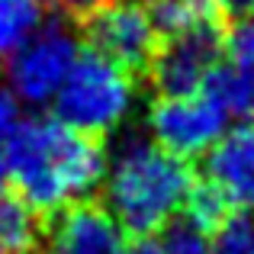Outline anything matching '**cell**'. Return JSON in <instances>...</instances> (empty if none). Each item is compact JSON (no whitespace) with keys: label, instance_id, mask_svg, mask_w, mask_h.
<instances>
[{"label":"cell","instance_id":"obj_1","mask_svg":"<svg viewBox=\"0 0 254 254\" xmlns=\"http://www.w3.org/2000/svg\"><path fill=\"white\" fill-rule=\"evenodd\" d=\"M106 151L93 135L71 129L58 116L26 119L10 158V180L16 193L42 216L84 203L103 187Z\"/></svg>","mask_w":254,"mask_h":254},{"label":"cell","instance_id":"obj_2","mask_svg":"<svg viewBox=\"0 0 254 254\" xmlns=\"http://www.w3.org/2000/svg\"><path fill=\"white\" fill-rule=\"evenodd\" d=\"M193 171L184 158L148 135H126L106 155L103 196L126 235H158L177 222L193 190Z\"/></svg>","mask_w":254,"mask_h":254},{"label":"cell","instance_id":"obj_3","mask_svg":"<svg viewBox=\"0 0 254 254\" xmlns=\"http://www.w3.org/2000/svg\"><path fill=\"white\" fill-rule=\"evenodd\" d=\"M135 103L138 84L132 71L97 52H81L77 64L52 100L55 116L62 123L93 138L119 132L132 119Z\"/></svg>","mask_w":254,"mask_h":254},{"label":"cell","instance_id":"obj_4","mask_svg":"<svg viewBox=\"0 0 254 254\" xmlns=\"http://www.w3.org/2000/svg\"><path fill=\"white\" fill-rule=\"evenodd\" d=\"M81 58V39L68 23H42L10 58H6V87L19 103L49 106L62 90L64 77Z\"/></svg>","mask_w":254,"mask_h":254},{"label":"cell","instance_id":"obj_5","mask_svg":"<svg viewBox=\"0 0 254 254\" xmlns=\"http://www.w3.org/2000/svg\"><path fill=\"white\" fill-rule=\"evenodd\" d=\"M229 119L232 113L209 87L190 93H161L148 106V138H155L171 155L190 161L203 158L222 138Z\"/></svg>","mask_w":254,"mask_h":254},{"label":"cell","instance_id":"obj_6","mask_svg":"<svg viewBox=\"0 0 254 254\" xmlns=\"http://www.w3.org/2000/svg\"><path fill=\"white\" fill-rule=\"evenodd\" d=\"M155 10L138 0H103L84 16V39L90 52L123 64V68H148L158 49Z\"/></svg>","mask_w":254,"mask_h":254},{"label":"cell","instance_id":"obj_7","mask_svg":"<svg viewBox=\"0 0 254 254\" xmlns=\"http://www.w3.org/2000/svg\"><path fill=\"white\" fill-rule=\"evenodd\" d=\"M225 36L222 26L190 29L177 36H164V42L151 55V84L158 93H190L206 90L222 64Z\"/></svg>","mask_w":254,"mask_h":254},{"label":"cell","instance_id":"obj_8","mask_svg":"<svg viewBox=\"0 0 254 254\" xmlns=\"http://www.w3.org/2000/svg\"><path fill=\"white\" fill-rule=\"evenodd\" d=\"M203 161V180L225 199L229 209H254V119L229 126Z\"/></svg>","mask_w":254,"mask_h":254},{"label":"cell","instance_id":"obj_9","mask_svg":"<svg viewBox=\"0 0 254 254\" xmlns=\"http://www.w3.org/2000/svg\"><path fill=\"white\" fill-rule=\"evenodd\" d=\"M126 229L116 222L106 206L100 203H74L55 212L49 229V254H123Z\"/></svg>","mask_w":254,"mask_h":254},{"label":"cell","instance_id":"obj_10","mask_svg":"<svg viewBox=\"0 0 254 254\" xmlns=\"http://www.w3.org/2000/svg\"><path fill=\"white\" fill-rule=\"evenodd\" d=\"M209 90L232 116L254 119V13H245L225 36L222 64L209 81Z\"/></svg>","mask_w":254,"mask_h":254},{"label":"cell","instance_id":"obj_11","mask_svg":"<svg viewBox=\"0 0 254 254\" xmlns=\"http://www.w3.org/2000/svg\"><path fill=\"white\" fill-rule=\"evenodd\" d=\"M39 242V212L19 193L0 187V251L29 254Z\"/></svg>","mask_w":254,"mask_h":254},{"label":"cell","instance_id":"obj_12","mask_svg":"<svg viewBox=\"0 0 254 254\" xmlns=\"http://www.w3.org/2000/svg\"><path fill=\"white\" fill-rule=\"evenodd\" d=\"M225 6L219 0H158L155 3V23L161 36H177L190 29L222 26Z\"/></svg>","mask_w":254,"mask_h":254},{"label":"cell","instance_id":"obj_13","mask_svg":"<svg viewBox=\"0 0 254 254\" xmlns=\"http://www.w3.org/2000/svg\"><path fill=\"white\" fill-rule=\"evenodd\" d=\"M42 23V0H0V62H6Z\"/></svg>","mask_w":254,"mask_h":254},{"label":"cell","instance_id":"obj_14","mask_svg":"<svg viewBox=\"0 0 254 254\" xmlns=\"http://www.w3.org/2000/svg\"><path fill=\"white\" fill-rule=\"evenodd\" d=\"M216 254H254V209H232L212 229Z\"/></svg>","mask_w":254,"mask_h":254},{"label":"cell","instance_id":"obj_15","mask_svg":"<svg viewBox=\"0 0 254 254\" xmlns=\"http://www.w3.org/2000/svg\"><path fill=\"white\" fill-rule=\"evenodd\" d=\"M23 103L6 84H0V187L10 180V158L16 148V138L23 132Z\"/></svg>","mask_w":254,"mask_h":254},{"label":"cell","instance_id":"obj_16","mask_svg":"<svg viewBox=\"0 0 254 254\" xmlns=\"http://www.w3.org/2000/svg\"><path fill=\"white\" fill-rule=\"evenodd\" d=\"M158 254H216L212 251V235L209 229L190 222H171L168 229H161V238L155 245Z\"/></svg>","mask_w":254,"mask_h":254},{"label":"cell","instance_id":"obj_17","mask_svg":"<svg viewBox=\"0 0 254 254\" xmlns=\"http://www.w3.org/2000/svg\"><path fill=\"white\" fill-rule=\"evenodd\" d=\"M58 6H62L64 13H71V16H87L90 10H97L103 0H55Z\"/></svg>","mask_w":254,"mask_h":254},{"label":"cell","instance_id":"obj_18","mask_svg":"<svg viewBox=\"0 0 254 254\" xmlns=\"http://www.w3.org/2000/svg\"><path fill=\"white\" fill-rule=\"evenodd\" d=\"M219 3L225 6V10H232V13H251L254 10V0H219Z\"/></svg>","mask_w":254,"mask_h":254},{"label":"cell","instance_id":"obj_19","mask_svg":"<svg viewBox=\"0 0 254 254\" xmlns=\"http://www.w3.org/2000/svg\"><path fill=\"white\" fill-rule=\"evenodd\" d=\"M123 254H158L155 245H135V248H126Z\"/></svg>","mask_w":254,"mask_h":254},{"label":"cell","instance_id":"obj_20","mask_svg":"<svg viewBox=\"0 0 254 254\" xmlns=\"http://www.w3.org/2000/svg\"><path fill=\"white\" fill-rule=\"evenodd\" d=\"M138 3H158V0H138Z\"/></svg>","mask_w":254,"mask_h":254},{"label":"cell","instance_id":"obj_21","mask_svg":"<svg viewBox=\"0 0 254 254\" xmlns=\"http://www.w3.org/2000/svg\"><path fill=\"white\" fill-rule=\"evenodd\" d=\"M29 254H49V251H29Z\"/></svg>","mask_w":254,"mask_h":254},{"label":"cell","instance_id":"obj_22","mask_svg":"<svg viewBox=\"0 0 254 254\" xmlns=\"http://www.w3.org/2000/svg\"><path fill=\"white\" fill-rule=\"evenodd\" d=\"M0 254H3V251H0Z\"/></svg>","mask_w":254,"mask_h":254}]
</instances>
